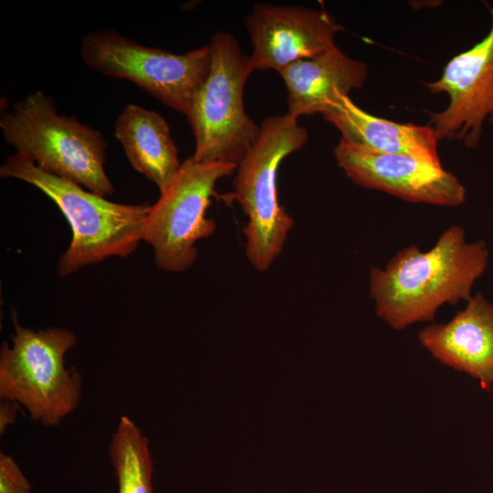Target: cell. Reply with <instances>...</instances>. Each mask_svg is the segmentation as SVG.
Instances as JSON below:
<instances>
[{
    "label": "cell",
    "instance_id": "6da1fadb",
    "mask_svg": "<svg viewBox=\"0 0 493 493\" xmlns=\"http://www.w3.org/2000/svg\"><path fill=\"white\" fill-rule=\"evenodd\" d=\"M489 251L483 239L469 242L466 230L453 225L434 246L416 245L395 253L383 267H372L369 292L376 315L393 330L432 322L438 309L472 297L475 282L485 273Z\"/></svg>",
    "mask_w": 493,
    "mask_h": 493
},
{
    "label": "cell",
    "instance_id": "7a4b0ae2",
    "mask_svg": "<svg viewBox=\"0 0 493 493\" xmlns=\"http://www.w3.org/2000/svg\"><path fill=\"white\" fill-rule=\"evenodd\" d=\"M3 178L24 181L41 190L58 206L72 231V239L57 264L61 277L110 257H126L142 240L151 205L119 204L55 175L16 152L0 166Z\"/></svg>",
    "mask_w": 493,
    "mask_h": 493
},
{
    "label": "cell",
    "instance_id": "3957f363",
    "mask_svg": "<svg viewBox=\"0 0 493 493\" xmlns=\"http://www.w3.org/2000/svg\"><path fill=\"white\" fill-rule=\"evenodd\" d=\"M0 128L5 141L41 170L104 197L113 194L100 131L75 116L59 114L43 91L26 95L4 112Z\"/></svg>",
    "mask_w": 493,
    "mask_h": 493
},
{
    "label": "cell",
    "instance_id": "277c9868",
    "mask_svg": "<svg viewBox=\"0 0 493 493\" xmlns=\"http://www.w3.org/2000/svg\"><path fill=\"white\" fill-rule=\"evenodd\" d=\"M308 137L298 118L288 113L267 117L256 143L236 166L234 191L227 196L248 217L243 229L246 255L258 271L267 270L282 253L294 226L279 204L277 173L282 160L300 150Z\"/></svg>",
    "mask_w": 493,
    "mask_h": 493
},
{
    "label": "cell",
    "instance_id": "5b68a950",
    "mask_svg": "<svg viewBox=\"0 0 493 493\" xmlns=\"http://www.w3.org/2000/svg\"><path fill=\"white\" fill-rule=\"evenodd\" d=\"M12 320V345L4 341L0 350V398L24 405L37 423L58 425L80 402L82 377L65 367L77 336L65 328L23 327L15 311Z\"/></svg>",
    "mask_w": 493,
    "mask_h": 493
},
{
    "label": "cell",
    "instance_id": "8992f818",
    "mask_svg": "<svg viewBox=\"0 0 493 493\" xmlns=\"http://www.w3.org/2000/svg\"><path fill=\"white\" fill-rule=\"evenodd\" d=\"M208 45L209 72L187 117L195 141L192 157L237 165L260 133L243 100L246 82L254 70L230 33H214Z\"/></svg>",
    "mask_w": 493,
    "mask_h": 493
},
{
    "label": "cell",
    "instance_id": "52a82bcc",
    "mask_svg": "<svg viewBox=\"0 0 493 493\" xmlns=\"http://www.w3.org/2000/svg\"><path fill=\"white\" fill-rule=\"evenodd\" d=\"M79 52L92 70L133 82L186 118L211 60L209 45L173 54L141 45L113 29L85 35Z\"/></svg>",
    "mask_w": 493,
    "mask_h": 493
},
{
    "label": "cell",
    "instance_id": "ba28073f",
    "mask_svg": "<svg viewBox=\"0 0 493 493\" xmlns=\"http://www.w3.org/2000/svg\"><path fill=\"white\" fill-rule=\"evenodd\" d=\"M236 164L184 160L167 186L151 205L142 240L151 245L158 268L182 272L197 258L196 243L215 229L206 210L215 194L216 183L236 172Z\"/></svg>",
    "mask_w": 493,
    "mask_h": 493
},
{
    "label": "cell",
    "instance_id": "9c48e42d",
    "mask_svg": "<svg viewBox=\"0 0 493 493\" xmlns=\"http://www.w3.org/2000/svg\"><path fill=\"white\" fill-rule=\"evenodd\" d=\"M488 34L468 50L455 56L441 77L425 83L431 93H446L447 107L428 112L429 126L439 140H454L476 148L486 125H493V7Z\"/></svg>",
    "mask_w": 493,
    "mask_h": 493
},
{
    "label": "cell",
    "instance_id": "30bf717a",
    "mask_svg": "<svg viewBox=\"0 0 493 493\" xmlns=\"http://www.w3.org/2000/svg\"><path fill=\"white\" fill-rule=\"evenodd\" d=\"M333 154L339 167L360 186L411 203L458 206L466 201L465 185L441 164L410 155L375 152L342 140Z\"/></svg>",
    "mask_w": 493,
    "mask_h": 493
},
{
    "label": "cell",
    "instance_id": "8fae6325",
    "mask_svg": "<svg viewBox=\"0 0 493 493\" xmlns=\"http://www.w3.org/2000/svg\"><path fill=\"white\" fill-rule=\"evenodd\" d=\"M245 25L253 46V70L278 73L299 59L328 51L343 29L325 10L267 3L255 4Z\"/></svg>",
    "mask_w": 493,
    "mask_h": 493
},
{
    "label": "cell",
    "instance_id": "7c38bea8",
    "mask_svg": "<svg viewBox=\"0 0 493 493\" xmlns=\"http://www.w3.org/2000/svg\"><path fill=\"white\" fill-rule=\"evenodd\" d=\"M447 322L431 324L420 330L423 347L439 362L493 387V303L482 292Z\"/></svg>",
    "mask_w": 493,
    "mask_h": 493
},
{
    "label": "cell",
    "instance_id": "4fadbf2b",
    "mask_svg": "<svg viewBox=\"0 0 493 493\" xmlns=\"http://www.w3.org/2000/svg\"><path fill=\"white\" fill-rule=\"evenodd\" d=\"M367 73L365 63L351 58L336 45L288 65L279 72L287 89L288 113L296 118L323 114L340 96L361 89Z\"/></svg>",
    "mask_w": 493,
    "mask_h": 493
},
{
    "label": "cell",
    "instance_id": "5bb4252c",
    "mask_svg": "<svg viewBox=\"0 0 493 493\" xmlns=\"http://www.w3.org/2000/svg\"><path fill=\"white\" fill-rule=\"evenodd\" d=\"M341 132L342 141L383 153L410 155L441 164L439 138L429 125L397 123L360 109L348 95L340 96L322 114Z\"/></svg>",
    "mask_w": 493,
    "mask_h": 493
},
{
    "label": "cell",
    "instance_id": "9a60e30c",
    "mask_svg": "<svg viewBox=\"0 0 493 493\" xmlns=\"http://www.w3.org/2000/svg\"><path fill=\"white\" fill-rule=\"evenodd\" d=\"M114 134L131 166L163 192L182 164L165 119L156 111L128 104L117 118Z\"/></svg>",
    "mask_w": 493,
    "mask_h": 493
},
{
    "label": "cell",
    "instance_id": "2e32d148",
    "mask_svg": "<svg viewBox=\"0 0 493 493\" xmlns=\"http://www.w3.org/2000/svg\"><path fill=\"white\" fill-rule=\"evenodd\" d=\"M118 493H153L149 441L129 417L121 416L109 446Z\"/></svg>",
    "mask_w": 493,
    "mask_h": 493
},
{
    "label": "cell",
    "instance_id": "e0dca14e",
    "mask_svg": "<svg viewBox=\"0 0 493 493\" xmlns=\"http://www.w3.org/2000/svg\"><path fill=\"white\" fill-rule=\"evenodd\" d=\"M31 485L13 456L0 453V493H30Z\"/></svg>",
    "mask_w": 493,
    "mask_h": 493
},
{
    "label": "cell",
    "instance_id": "ac0fdd59",
    "mask_svg": "<svg viewBox=\"0 0 493 493\" xmlns=\"http://www.w3.org/2000/svg\"><path fill=\"white\" fill-rule=\"evenodd\" d=\"M19 409L18 403L2 400L0 404V434H5L6 427L14 424Z\"/></svg>",
    "mask_w": 493,
    "mask_h": 493
}]
</instances>
